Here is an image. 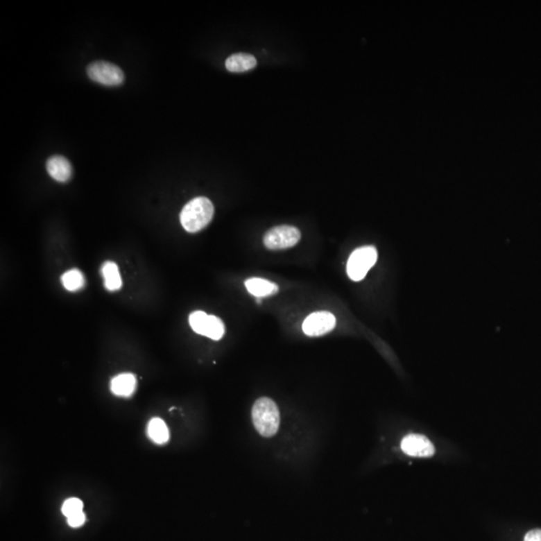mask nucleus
Returning <instances> with one entry per match:
<instances>
[{"label":"nucleus","mask_w":541,"mask_h":541,"mask_svg":"<svg viewBox=\"0 0 541 541\" xmlns=\"http://www.w3.org/2000/svg\"><path fill=\"white\" fill-rule=\"evenodd\" d=\"M215 207L207 198L198 197L189 202L180 212V224L189 233L202 231L213 220Z\"/></svg>","instance_id":"obj_1"},{"label":"nucleus","mask_w":541,"mask_h":541,"mask_svg":"<svg viewBox=\"0 0 541 541\" xmlns=\"http://www.w3.org/2000/svg\"><path fill=\"white\" fill-rule=\"evenodd\" d=\"M252 418L255 428L263 437H272L278 432L280 412L272 399L263 397L254 403Z\"/></svg>","instance_id":"obj_2"},{"label":"nucleus","mask_w":541,"mask_h":541,"mask_svg":"<svg viewBox=\"0 0 541 541\" xmlns=\"http://www.w3.org/2000/svg\"><path fill=\"white\" fill-rule=\"evenodd\" d=\"M378 252L373 246H364L352 252L347 263V274L352 281H361L375 265Z\"/></svg>","instance_id":"obj_3"},{"label":"nucleus","mask_w":541,"mask_h":541,"mask_svg":"<svg viewBox=\"0 0 541 541\" xmlns=\"http://www.w3.org/2000/svg\"><path fill=\"white\" fill-rule=\"evenodd\" d=\"M301 233L296 227L283 225L272 227L264 236L266 248L273 251L294 247L299 243Z\"/></svg>","instance_id":"obj_4"},{"label":"nucleus","mask_w":541,"mask_h":541,"mask_svg":"<svg viewBox=\"0 0 541 541\" xmlns=\"http://www.w3.org/2000/svg\"><path fill=\"white\" fill-rule=\"evenodd\" d=\"M189 325L196 333L209 339L220 340L224 337L225 325L220 318L207 315L203 311H196L189 317Z\"/></svg>","instance_id":"obj_5"},{"label":"nucleus","mask_w":541,"mask_h":541,"mask_svg":"<svg viewBox=\"0 0 541 541\" xmlns=\"http://www.w3.org/2000/svg\"><path fill=\"white\" fill-rule=\"evenodd\" d=\"M87 72L90 80L105 87H117L125 80V74L117 65L103 60L90 63Z\"/></svg>","instance_id":"obj_6"},{"label":"nucleus","mask_w":541,"mask_h":541,"mask_svg":"<svg viewBox=\"0 0 541 541\" xmlns=\"http://www.w3.org/2000/svg\"><path fill=\"white\" fill-rule=\"evenodd\" d=\"M336 326L335 316L330 312L321 311L309 315L303 323V331L307 336L318 337L331 332Z\"/></svg>","instance_id":"obj_7"},{"label":"nucleus","mask_w":541,"mask_h":541,"mask_svg":"<svg viewBox=\"0 0 541 541\" xmlns=\"http://www.w3.org/2000/svg\"><path fill=\"white\" fill-rule=\"evenodd\" d=\"M401 449L405 454L414 457H431L435 448L427 437L421 434H408L401 442Z\"/></svg>","instance_id":"obj_8"},{"label":"nucleus","mask_w":541,"mask_h":541,"mask_svg":"<svg viewBox=\"0 0 541 541\" xmlns=\"http://www.w3.org/2000/svg\"><path fill=\"white\" fill-rule=\"evenodd\" d=\"M46 170L56 182H65L71 180L72 168L71 162L62 155H53L46 162Z\"/></svg>","instance_id":"obj_9"},{"label":"nucleus","mask_w":541,"mask_h":541,"mask_svg":"<svg viewBox=\"0 0 541 541\" xmlns=\"http://www.w3.org/2000/svg\"><path fill=\"white\" fill-rule=\"evenodd\" d=\"M246 288L252 296L261 298L272 296L278 293L277 284L261 278H250L245 282Z\"/></svg>","instance_id":"obj_10"},{"label":"nucleus","mask_w":541,"mask_h":541,"mask_svg":"<svg viewBox=\"0 0 541 541\" xmlns=\"http://www.w3.org/2000/svg\"><path fill=\"white\" fill-rule=\"evenodd\" d=\"M256 65V58L249 53H234L225 60V69L231 72L251 71Z\"/></svg>","instance_id":"obj_11"},{"label":"nucleus","mask_w":541,"mask_h":541,"mask_svg":"<svg viewBox=\"0 0 541 541\" xmlns=\"http://www.w3.org/2000/svg\"><path fill=\"white\" fill-rule=\"evenodd\" d=\"M137 381L132 374L126 373L117 376L110 383V389L117 396L130 397L135 392Z\"/></svg>","instance_id":"obj_12"},{"label":"nucleus","mask_w":541,"mask_h":541,"mask_svg":"<svg viewBox=\"0 0 541 541\" xmlns=\"http://www.w3.org/2000/svg\"><path fill=\"white\" fill-rule=\"evenodd\" d=\"M103 279H105V288L110 292L119 290L123 285L119 268L114 261H105L101 268Z\"/></svg>","instance_id":"obj_13"},{"label":"nucleus","mask_w":541,"mask_h":541,"mask_svg":"<svg viewBox=\"0 0 541 541\" xmlns=\"http://www.w3.org/2000/svg\"><path fill=\"white\" fill-rule=\"evenodd\" d=\"M148 435L155 443L164 444L170 438L168 427L161 418H153L148 425Z\"/></svg>","instance_id":"obj_14"},{"label":"nucleus","mask_w":541,"mask_h":541,"mask_svg":"<svg viewBox=\"0 0 541 541\" xmlns=\"http://www.w3.org/2000/svg\"><path fill=\"white\" fill-rule=\"evenodd\" d=\"M62 282L63 287L67 289V290L71 291V292L80 290L85 284L83 273L78 269L69 270L65 273L62 277Z\"/></svg>","instance_id":"obj_15"},{"label":"nucleus","mask_w":541,"mask_h":541,"mask_svg":"<svg viewBox=\"0 0 541 541\" xmlns=\"http://www.w3.org/2000/svg\"><path fill=\"white\" fill-rule=\"evenodd\" d=\"M83 508V504L78 498H69L62 505V511L63 515L69 517L78 513H81Z\"/></svg>","instance_id":"obj_16"},{"label":"nucleus","mask_w":541,"mask_h":541,"mask_svg":"<svg viewBox=\"0 0 541 541\" xmlns=\"http://www.w3.org/2000/svg\"><path fill=\"white\" fill-rule=\"evenodd\" d=\"M85 514L83 513V511L67 517V523H69V526L74 527V529L80 527L81 525L85 524Z\"/></svg>","instance_id":"obj_17"},{"label":"nucleus","mask_w":541,"mask_h":541,"mask_svg":"<svg viewBox=\"0 0 541 541\" xmlns=\"http://www.w3.org/2000/svg\"><path fill=\"white\" fill-rule=\"evenodd\" d=\"M524 541H541V529H532L527 532Z\"/></svg>","instance_id":"obj_18"}]
</instances>
